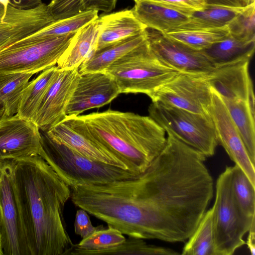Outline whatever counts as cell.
I'll return each mask as SVG.
<instances>
[{"instance_id":"cell-1","label":"cell","mask_w":255,"mask_h":255,"mask_svg":"<svg viewBox=\"0 0 255 255\" xmlns=\"http://www.w3.org/2000/svg\"><path fill=\"white\" fill-rule=\"evenodd\" d=\"M16 205L22 255H66L64 217L70 187L40 155L5 160Z\"/></svg>"},{"instance_id":"cell-2","label":"cell","mask_w":255,"mask_h":255,"mask_svg":"<svg viewBox=\"0 0 255 255\" xmlns=\"http://www.w3.org/2000/svg\"><path fill=\"white\" fill-rule=\"evenodd\" d=\"M63 122L138 174L148 167L166 140L165 131L150 116L130 112L108 110L66 117Z\"/></svg>"},{"instance_id":"cell-3","label":"cell","mask_w":255,"mask_h":255,"mask_svg":"<svg viewBox=\"0 0 255 255\" xmlns=\"http://www.w3.org/2000/svg\"><path fill=\"white\" fill-rule=\"evenodd\" d=\"M41 135L43 150L40 156L70 187L107 183L139 175L128 169L90 159L53 140L44 132Z\"/></svg>"},{"instance_id":"cell-4","label":"cell","mask_w":255,"mask_h":255,"mask_svg":"<svg viewBox=\"0 0 255 255\" xmlns=\"http://www.w3.org/2000/svg\"><path fill=\"white\" fill-rule=\"evenodd\" d=\"M116 82L120 93H142L149 97L180 72L150 51L148 41L110 66L105 71Z\"/></svg>"},{"instance_id":"cell-5","label":"cell","mask_w":255,"mask_h":255,"mask_svg":"<svg viewBox=\"0 0 255 255\" xmlns=\"http://www.w3.org/2000/svg\"><path fill=\"white\" fill-rule=\"evenodd\" d=\"M213 206L215 255H232L246 244L243 237L255 220H247L238 208L232 189L231 166H227L217 178Z\"/></svg>"},{"instance_id":"cell-6","label":"cell","mask_w":255,"mask_h":255,"mask_svg":"<svg viewBox=\"0 0 255 255\" xmlns=\"http://www.w3.org/2000/svg\"><path fill=\"white\" fill-rule=\"evenodd\" d=\"M149 116L170 134L200 152L206 157L215 153L218 144L209 114H201L152 102Z\"/></svg>"},{"instance_id":"cell-7","label":"cell","mask_w":255,"mask_h":255,"mask_svg":"<svg viewBox=\"0 0 255 255\" xmlns=\"http://www.w3.org/2000/svg\"><path fill=\"white\" fill-rule=\"evenodd\" d=\"M75 33L30 41L24 38L0 51V74L35 73L55 66Z\"/></svg>"},{"instance_id":"cell-8","label":"cell","mask_w":255,"mask_h":255,"mask_svg":"<svg viewBox=\"0 0 255 255\" xmlns=\"http://www.w3.org/2000/svg\"><path fill=\"white\" fill-rule=\"evenodd\" d=\"M206 74L179 73L149 97L152 102L207 114L212 101V90Z\"/></svg>"},{"instance_id":"cell-9","label":"cell","mask_w":255,"mask_h":255,"mask_svg":"<svg viewBox=\"0 0 255 255\" xmlns=\"http://www.w3.org/2000/svg\"><path fill=\"white\" fill-rule=\"evenodd\" d=\"M40 129L32 121L18 116H0V162L40 155Z\"/></svg>"},{"instance_id":"cell-10","label":"cell","mask_w":255,"mask_h":255,"mask_svg":"<svg viewBox=\"0 0 255 255\" xmlns=\"http://www.w3.org/2000/svg\"><path fill=\"white\" fill-rule=\"evenodd\" d=\"M150 29L146 30L150 51L169 67L180 72L198 74H207L216 67L202 50L193 49Z\"/></svg>"},{"instance_id":"cell-11","label":"cell","mask_w":255,"mask_h":255,"mask_svg":"<svg viewBox=\"0 0 255 255\" xmlns=\"http://www.w3.org/2000/svg\"><path fill=\"white\" fill-rule=\"evenodd\" d=\"M66 110L67 117L77 116L111 102L120 93L114 79L105 72L79 73Z\"/></svg>"},{"instance_id":"cell-12","label":"cell","mask_w":255,"mask_h":255,"mask_svg":"<svg viewBox=\"0 0 255 255\" xmlns=\"http://www.w3.org/2000/svg\"><path fill=\"white\" fill-rule=\"evenodd\" d=\"M212 90V89H211ZM208 113L212 120L218 143L255 186V165L252 162L241 137L220 97L212 90Z\"/></svg>"},{"instance_id":"cell-13","label":"cell","mask_w":255,"mask_h":255,"mask_svg":"<svg viewBox=\"0 0 255 255\" xmlns=\"http://www.w3.org/2000/svg\"><path fill=\"white\" fill-rule=\"evenodd\" d=\"M79 68L61 70L47 92L33 122L46 131L67 117L66 110L79 77Z\"/></svg>"},{"instance_id":"cell-14","label":"cell","mask_w":255,"mask_h":255,"mask_svg":"<svg viewBox=\"0 0 255 255\" xmlns=\"http://www.w3.org/2000/svg\"><path fill=\"white\" fill-rule=\"evenodd\" d=\"M54 21L43 2L29 9L8 5L0 10V51Z\"/></svg>"},{"instance_id":"cell-15","label":"cell","mask_w":255,"mask_h":255,"mask_svg":"<svg viewBox=\"0 0 255 255\" xmlns=\"http://www.w3.org/2000/svg\"><path fill=\"white\" fill-rule=\"evenodd\" d=\"M0 232L3 255H22L18 216L10 173L5 161L0 162Z\"/></svg>"},{"instance_id":"cell-16","label":"cell","mask_w":255,"mask_h":255,"mask_svg":"<svg viewBox=\"0 0 255 255\" xmlns=\"http://www.w3.org/2000/svg\"><path fill=\"white\" fill-rule=\"evenodd\" d=\"M251 59H244L216 67L206 75L211 89L222 99L247 102L253 88L249 73Z\"/></svg>"},{"instance_id":"cell-17","label":"cell","mask_w":255,"mask_h":255,"mask_svg":"<svg viewBox=\"0 0 255 255\" xmlns=\"http://www.w3.org/2000/svg\"><path fill=\"white\" fill-rule=\"evenodd\" d=\"M43 131L53 140L65 144L90 159L128 169L126 165L116 156L63 122Z\"/></svg>"},{"instance_id":"cell-18","label":"cell","mask_w":255,"mask_h":255,"mask_svg":"<svg viewBox=\"0 0 255 255\" xmlns=\"http://www.w3.org/2000/svg\"><path fill=\"white\" fill-rule=\"evenodd\" d=\"M101 30L97 50L144 31L147 28L135 16L132 9H124L99 17Z\"/></svg>"},{"instance_id":"cell-19","label":"cell","mask_w":255,"mask_h":255,"mask_svg":"<svg viewBox=\"0 0 255 255\" xmlns=\"http://www.w3.org/2000/svg\"><path fill=\"white\" fill-rule=\"evenodd\" d=\"M131 9L147 28L163 33L174 31L189 19V14L148 0H135Z\"/></svg>"},{"instance_id":"cell-20","label":"cell","mask_w":255,"mask_h":255,"mask_svg":"<svg viewBox=\"0 0 255 255\" xmlns=\"http://www.w3.org/2000/svg\"><path fill=\"white\" fill-rule=\"evenodd\" d=\"M99 17L75 33L57 63L61 70L78 68L97 50L101 30Z\"/></svg>"},{"instance_id":"cell-21","label":"cell","mask_w":255,"mask_h":255,"mask_svg":"<svg viewBox=\"0 0 255 255\" xmlns=\"http://www.w3.org/2000/svg\"><path fill=\"white\" fill-rule=\"evenodd\" d=\"M146 29L136 35L96 50L80 66L79 73L105 71L117 60L146 43Z\"/></svg>"},{"instance_id":"cell-22","label":"cell","mask_w":255,"mask_h":255,"mask_svg":"<svg viewBox=\"0 0 255 255\" xmlns=\"http://www.w3.org/2000/svg\"><path fill=\"white\" fill-rule=\"evenodd\" d=\"M255 49V40H240L229 34L222 40L202 51L217 67L244 59H251Z\"/></svg>"},{"instance_id":"cell-23","label":"cell","mask_w":255,"mask_h":255,"mask_svg":"<svg viewBox=\"0 0 255 255\" xmlns=\"http://www.w3.org/2000/svg\"><path fill=\"white\" fill-rule=\"evenodd\" d=\"M59 68L53 66L43 71L29 82L24 90L16 115L24 119L33 121L47 92L55 79Z\"/></svg>"},{"instance_id":"cell-24","label":"cell","mask_w":255,"mask_h":255,"mask_svg":"<svg viewBox=\"0 0 255 255\" xmlns=\"http://www.w3.org/2000/svg\"><path fill=\"white\" fill-rule=\"evenodd\" d=\"M221 99L241 137L252 162L255 165V116L252 114L247 101Z\"/></svg>"},{"instance_id":"cell-25","label":"cell","mask_w":255,"mask_h":255,"mask_svg":"<svg viewBox=\"0 0 255 255\" xmlns=\"http://www.w3.org/2000/svg\"><path fill=\"white\" fill-rule=\"evenodd\" d=\"M243 8L206 5L204 9L191 13L188 21L174 31L223 27L227 25Z\"/></svg>"},{"instance_id":"cell-26","label":"cell","mask_w":255,"mask_h":255,"mask_svg":"<svg viewBox=\"0 0 255 255\" xmlns=\"http://www.w3.org/2000/svg\"><path fill=\"white\" fill-rule=\"evenodd\" d=\"M33 74L25 72L0 74V102L3 109L1 116L10 117L17 114L22 93Z\"/></svg>"},{"instance_id":"cell-27","label":"cell","mask_w":255,"mask_h":255,"mask_svg":"<svg viewBox=\"0 0 255 255\" xmlns=\"http://www.w3.org/2000/svg\"><path fill=\"white\" fill-rule=\"evenodd\" d=\"M98 12L91 10L56 20L24 38L27 40L38 41L75 33L85 25L97 19L99 17Z\"/></svg>"},{"instance_id":"cell-28","label":"cell","mask_w":255,"mask_h":255,"mask_svg":"<svg viewBox=\"0 0 255 255\" xmlns=\"http://www.w3.org/2000/svg\"><path fill=\"white\" fill-rule=\"evenodd\" d=\"M116 3L117 0H51L47 6L56 21L91 10L110 12Z\"/></svg>"},{"instance_id":"cell-29","label":"cell","mask_w":255,"mask_h":255,"mask_svg":"<svg viewBox=\"0 0 255 255\" xmlns=\"http://www.w3.org/2000/svg\"><path fill=\"white\" fill-rule=\"evenodd\" d=\"M213 206L204 213L193 234L186 241L183 255H215Z\"/></svg>"},{"instance_id":"cell-30","label":"cell","mask_w":255,"mask_h":255,"mask_svg":"<svg viewBox=\"0 0 255 255\" xmlns=\"http://www.w3.org/2000/svg\"><path fill=\"white\" fill-rule=\"evenodd\" d=\"M126 238L119 230L108 226H97L95 231L77 244H73L66 255H83L87 252L110 248L122 244Z\"/></svg>"},{"instance_id":"cell-31","label":"cell","mask_w":255,"mask_h":255,"mask_svg":"<svg viewBox=\"0 0 255 255\" xmlns=\"http://www.w3.org/2000/svg\"><path fill=\"white\" fill-rule=\"evenodd\" d=\"M234 195L240 212L249 221L255 220V186L237 164L231 166Z\"/></svg>"},{"instance_id":"cell-32","label":"cell","mask_w":255,"mask_h":255,"mask_svg":"<svg viewBox=\"0 0 255 255\" xmlns=\"http://www.w3.org/2000/svg\"><path fill=\"white\" fill-rule=\"evenodd\" d=\"M167 37L196 50H202L229 35L227 25L223 27L180 30L164 33Z\"/></svg>"},{"instance_id":"cell-33","label":"cell","mask_w":255,"mask_h":255,"mask_svg":"<svg viewBox=\"0 0 255 255\" xmlns=\"http://www.w3.org/2000/svg\"><path fill=\"white\" fill-rule=\"evenodd\" d=\"M176 255L179 253L174 250L147 244L143 239L129 237L124 242L109 249L90 251L83 255Z\"/></svg>"},{"instance_id":"cell-34","label":"cell","mask_w":255,"mask_h":255,"mask_svg":"<svg viewBox=\"0 0 255 255\" xmlns=\"http://www.w3.org/2000/svg\"><path fill=\"white\" fill-rule=\"evenodd\" d=\"M229 34L237 39L255 40V5L244 8L227 24Z\"/></svg>"},{"instance_id":"cell-35","label":"cell","mask_w":255,"mask_h":255,"mask_svg":"<svg viewBox=\"0 0 255 255\" xmlns=\"http://www.w3.org/2000/svg\"><path fill=\"white\" fill-rule=\"evenodd\" d=\"M190 15L193 12L204 9L205 0H148Z\"/></svg>"},{"instance_id":"cell-36","label":"cell","mask_w":255,"mask_h":255,"mask_svg":"<svg viewBox=\"0 0 255 255\" xmlns=\"http://www.w3.org/2000/svg\"><path fill=\"white\" fill-rule=\"evenodd\" d=\"M97 227L93 226L87 212L83 209L76 212L74 222V231L82 239L87 237L96 230Z\"/></svg>"},{"instance_id":"cell-37","label":"cell","mask_w":255,"mask_h":255,"mask_svg":"<svg viewBox=\"0 0 255 255\" xmlns=\"http://www.w3.org/2000/svg\"><path fill=\"white\" fill-rule=\"evenodd\" d=\"M42 3L41 0H0V10L6 9L8 5L17 9H29Z\"/></svg>"},{"instance_id":"cell-38","label":"cell","mask_w":255,"mask_h":255,"mask_svg":"<svg viewBox=\"0 0 255 255\" xmlns=\"http://www.w3.org/2000/svg\"><path fill=\"white\" fill-rule=\"evenodd\" d=\"M206 5H218L237 8H244L253 3L255 0H205Z\"/></svg>"},{"instance_id":"cell-39","label":"cell","mask_w":255,"mask_h":255,"mask_svg":"<svg viewBox=\"0 0 255 255\" xmlns=\"http://www.w3.org/2000/svg\"><path fill=\"white\" fill-rule=\"evenodd\" d=\"M249 234L246 244L250 250L252 255L255 254V222L252 225L248 231Z\"/></svg>"},{"instance_id":"cell-40","label":"cell","mask_w":255,"mask_h":255,"mask_svg":"<svg viewBox=\"0 0 255 255\" xmlns=\"http://www.w3.org/2000/svg\"><path fill=\"white\" fill-rule=\"evenodd\" d=\"M0 255H3L2 246V238L0 232Z\"/></svg>"},{"instance_id":"cell-41","label":"cell","mask_w":255,"mask_h":255,"mask_svg":"<svg viewBox=\"0 0 255 255\" xmlns=\"http://www.w3.org/2000/svg\"><path fill=\"white\" fill-rule=\"evenodd\" d=\"M3 112V106L1 103L0 102V116H1Z\"/></svg>"},{"instance_id":"cell-42","label":"cell","mask_w":255,"mask_h":255,"mask_svg":"<svg viewBox=\"0 0 255 255\" xmlns=\"http://www.w3.org/2000/svg\"><path fill=\"white\" fill-rule=\"evenodd\" d=\"M1 167L0 164V181L1 180Z\"/></svg>"},{"instance_id":"cell-43","label":"cell","mask_w":255,"mask_h":255,"mask_svg":"<svg viewBox=\"0 0 255 255\" xmlns=\"http://www.w3.org/2000/svg\"><path fill=\"white\" fill-rule=\"evenodd\" d=\"M133 0L134 1L135 0Z\"/></svg>"}]
</instances>
